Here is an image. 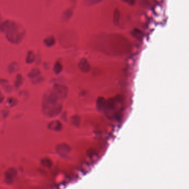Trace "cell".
Instances as JSON below:
<instances>
[{
    "label": "cell",
    "instance_id": "6da1fadb",
    "mask_svg": "<svg viewBox=\"0 0 189 189\" xmlns=\"http://www.w3.org/2000/svg\"><path fill=\"white\" fill-rule=\"evenodd\" d=\"M73 10L72 8H69L66 9L61 16V19L63 22H67L73 16Z\"/></svg>",
    "mask_w": 189,
    "mask_h": 189
},
{
    "label": "cell",
    "instance_id": "7a4b0ae2",
    "mask_svg": "<svg viewBox=\"0 0 189 189\" xmlns=\"http://www.w3.org/2000/svg\"><path fill=\"white\" fill-rule=\"evenodd\" d=\"M120 16H121V13H120V10L118 8H116L114 10V15H113V22H114V25L116 26L119 25Z\"/></svg>",
    "mask_w": 189,
    "mask_h": 189
},
{
    "label": "cell",
    "instance_id": "3957f363",
    "mask_svg": "<svg viewBox=\"0 0 189 189\" xmlns=\"http://www.w3.org/2000/svg\"><path fill=\"white\" fill-rule=\"evenodd\" d=\"M105 0H84V4L86 6H92L101 3Z\"/></svg>",
    "mask_w": 189,
    "mask_h": 189
},
{
    "label": "cell",
    "instance_id": "277c9868",
    "mask_svg": "<svg viewBox=\"0 0 189 189\" xmlns=\"http://www.w3.org/2000/svg\"><path fill=\"white\" fill-rule=\"evenodd\" d=\"M1 85H2L3 88H5V90H6V91H11V87L10 86L9 84H8V82L6 80H1Z\"/></svg>",
    "mask_w": 189,
    "mask_h": 189
},
{
    "label": "cell",
    "instance_id": "5b68a950",
    "mask_svg": "<svg viewBox=\"0 0 189 189\" xmlns=\"http://www.w3.org/2000/svg\"><path fill=\"white\" fill-rule=\"evenodd\" d=\"M17 68H18V66H17V63H12L10 66H9V71L11 73H14L17 70Z\"/></svg>",
    "mask_w": 189,
    "mask_h": 189
},
{
    "label": "cell",
    "instance_id": "8992f818",
    "mask_svg": "<svg viewBox=\"0 0 189 189\" xmlns=\"http://www.w3.org/2000/svg\"><path fill=\"white\" fill-rule=\"evenodd\" d=\"M35 55L32 53H30L27 57L26 61L28 63H31L35 60Z\"/></svg>",
    "mask_w": 189,
    "mask_h": 189
},
{
    "label": "cell",
    "instance_id": "52a82bcc",
    "mask_svg": "<svg viewBox=\"0 0 189 189\" xmlns=\"http://www.w3.org/2000/svg\"><path fill=\"white\" fill-rule=\"evenodd\" d=\"M22 83V77L21 75H18L17 76V80H16V83L15 85L17 88H19Z\"/></svg>",
    "mask_w": 189,
    "mask_h": 189
},
{
    "label": "cell",
    "instance_id": "ba28073f",
    "mask_svg": "<svg viewBox=\"0 0 189 189\" xmlns=\"http://www.w3.org/2000/svg\"><path fill=\"white\" fill-rule=\"evenodd\" d=\"M39 74V70L38 69H34L31 71L29 74V78H35V76L38 75Z\"/></svg>",
    "mask_w": 189,
    "mask_h": 189
},
{
    "label": "cell",
    "instance_id": "9c48e42d",
    "mask_svg": "<svg viewBox=\"0 0 189 189\" xmlns=\"http://www.w3.org/2000/svg\"><path fill=\"white\" fill-rule=\"evenodd\" d=\"M122 1L124 2H127L128 4H129V5L132 6L135 3L136 0H122Z\"/></svg>",
    "mask_w": 189,
    "mask_h": 189
},
{
    "label": "cell",
    "instance_id": "30bf717a",
    "mask_svg": "<svg viewBox=\"0 0 189 189\" xmlns=\"http://www.w3.org/2000/svg\"><path fill=\"white\" fill-rule=\"evenodd\" d=\"M10 101H11H11H8V102H9V104H11L12 106H14V105H15V104H16V101L14 98H10Z\"/></svg>",
    "mask_w": 189,
    "mask_h": 189
},
{
    "label": "cell",
    "instance_id": "8fae6325",
    "mask_svg": "<svg viewBox=\"0 0 189 189\" xmlns=\"http://www.w3.org/2000/svg\"><path fill=\"white\" fill-rule=\"evenodd\" d=\"M3 96H2V94L1 93V92H0V103L2 102V101H3Z\"/></svg>",
    "mask_w": 189,
    "mask_h": 189
},
{
    "label": "cell",
    "instance_id": "7c38bea8",
    "mask_svg": "<svg viewBox=\"0 0 189 189\" xmlns=\"http://www.w3.org/2000/svg\"><path fill=\"white\" fill-rule=\"evenodd\" d=\"M139 1H140V2L142 4H144L145 2V0H139Z\"/></svg>",
    "mask_w": 189,
    "mask_h": 189
}]
</instances>
